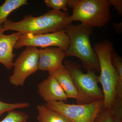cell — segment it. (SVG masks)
Returning <instances> with one entry per match:
<instances>
[{
	"label": "cell",
	"mask_w": 122,
	"mask_h": 122,
	"mask_svg": "<svg viewBox=\"0 0 122 122\" xmlns=\"http://www.w3.org/2000/svg\"><path fill=\"white\" fill-rule=\"evenodd\" d=\"M93 28L82 24H71L65 30L69 40L65 56H74L81 59L86 70L100 71L97 57L92 46L90 37Z\"/></svg>",
	"instance_id": "cell-2"
},
{
	"label": "cell",
	"mask_w": 122,
	"mask_h": 122,
	"mask_svg": "<svg viewBox=\"0 0 122 122\" xmlns=\"http://www.w3.org/2000/svg\"><path fill=\"white\" fill-rule=\"evenodd\" d=\"M39 50L36 47H26L14 62L10 83L14 86H23L26 79L39 70Z\"/></svg>",
	"instance_id": "cell-7"
},
{
	"label": "cell",
	"mask_w": 122,
	"mask_h": 122,
	"mask_svg": "<svg viewBox=\"0 0 122 122\" xmlns=\"http://www.w3.org/2000/svg\"><path fill=\"white\" fill-rule=\"evenodd\" d=\"M36 108L38 122H71L65 116L44 105H37Z\"/></svg>",
	"instance_id": "cell-13"
},
{
	"label": "cell",
	"mask_w": 122,
	"mask_h": 122,
	"mask_svg": "<svg viewBox=\"0 0 122 122\" xmlns=\"http://www.w3.org/2000/svg\"><path fill=\"white\" fill-rule=\"evenodd\" d=\"M39 70L51 72L59 69L65 57V51L57 47L39 50Z\"/></svg>",
	"instance_id": "cell-9"
},
{
	"label": "cell",
	"mask_w": 122,
	"mask_h": 122,
	"mask_svg": "<svg viewBox=\"0 0 122 122\" xmlns=\"http://www.w3.org/2000/svg\"><path fill=\"white\" fill-rule=\"evenodd\" d=\"M73 10L71 22L79 21L89 27L101 28L106 25L111 17L109 0H68Z\"/></svg>",
	"instance_id": "cell-4"
},
{
	"label": "cell",
	"mask_w": 122,
	"mask_h": 122,
	"mask_svg": "<svg viewBox=\"0 0 122 122\" xmlns=\"http://www.w3.org/2000/svg\"><path fill=\"white\" fill-rule=\"evenodd\" d=\"M69 40L65 30L54 32L40 34H21L14 49H19L24 46L45 48L51 46L58 47L66 51Z\"/></svg>",
	"instance_id": "cell-8"
},
{
	"label": "cell",
	"mask_w": 122,
	"mask_h": 122,
	"mask_svg": "<svg viewBox=\"0 0 122 122\" xmlns=\"http://www.w3.org/2000/svg\"><path fill=\"white\" fill-rule=\"evenodd\" d=\"M114 122H122V102H116L112 109Z\"/></svg>",
	"instance_id": "cell-20"
},
{
	"label": "cell",
	"mask_w": 122,
	"mask_h": 122,
	"mask_svg": "<svg viewBox=\"0 0 122 122\" xmlns=\"http://www.w3.org/2000/svg\"><path fill=\"white\" fill-rule=\"evenodd\" d=\"M103 108L96 118L95 122H114L112 109L104 108L103 109Z\"/></svg>",
	"instance_id": "cell-19"
},
{
	"label": "cell",
	"mask_w": 122,
	"mask_h": 122,
	"mask_svg": "<svg viewBox=\"0 0 122 122\" xmlns=\"http://www.w3.org/2000/svg\"><path fill=\"white\" fill-rule=\"evenodd\" d=\"M29 117L25 112L12 110L8 112L7 116L0 122H27Z\"/></svg>",
	"instance_id": "cell-15"
},
{
	"label": "cell",
	"mask_w": 122,
	"mask_h": 122,
	"mask_svg": "<svg viewBox=\"0 0 122 122\" xmlns=\"http://www.w3.org/2000/svg\"><path fill=\"white\" fill-rule=\"evenodd\" d=\"M111 61L112 64L117 72L118 79L117 84H122V57L118 55L114 50H113L111 54Z\"/></svg>",
	"instance_id": "cell-17"
},
{
	"label": "cell",
	"mask_w": 122,
	"mask_h": 122,
	"mask_svg": "<svg viewBox=\"0 0 122 122\" xmlns=\"http://www.w3.org/2000/svg\"><path fill=\"white\" fill-rule=\"evenodd\" d=\"M4 32L2 25L0 26V63L10 70L13 67V50L21 34L17 32L6 35Z\"/></svg>",
	"instance_id": "cell-10"
},
{
	"label": "cell",
	"mask_w": 122,
	"mask_h": 122,
	"mask_svg": "<svg viewBox=\"0 0 122 122\" xmlns=\"http://www.w3.org/2000/svg\"><path fill=\"white\" fill-rule=\"evenodd\" d=\"M68 12L51 10L39 16L25 15L24 19L14 22L8 19L2 25L5 32L14 30L22 34H40L65 29L72 22Z\"/></svg>",
	"instance_id": "cell-1"
},
{
	"label": "cell",
	"mask_w": 122,
	"mask_h": 122,
	"mask_svg": "<svg viewBox=\"0 0 122 122\" xmlns=\"http://www.w3.org/2000/svg\"><path fill=\"white\" fill-rule=\"evenodd\" d=\"M93 49L99 62L100 74L98 76V81L102 86L103 108L111 109L116 99V86L118 77L117 72L111 61L113 45L106 39L96 43Z\"/></svg>",
	"instance_id": "cell-3"
},
{
	"label": "cell",
	"mask_w": 122,
	"mask_h": 122,
	"mask_svg": "<svg viewBox=\"0 0 122 122\" xmlns=\"http://www.w3.org/2000/svg\"><path fill=\"white\" fill-rule=\"evenodd\" d=\"M46 107L61 114L71 122H95L103 108V99L84 104H70L62 101L46 102Z\"/></svg>",
	"instance_id": "cell-6"
},
{
	"label": "cell",
	"mask_w": 122,
	"mask_h": 122,
	"mask_svg": "<svg viewBox=\"0 0 122 122\" xmlns=\"http://www.w3.org/2000/svg\"><path fill=\"white\" fill-rule=\"evenodd\" d=\"M121 24H114V26L116 30H117V31L118 30L119 31V30H121V26H122V25H121Z\"/></svg>",
	"instance_id": "cell-22"
},
{
	"label": "cell",
	"mask_w": 122,
	"mask_h": 122,
	"mask_svg": "<svg viewBox=\"0 0 122 122\" xmlns=\"http://www.w3.org/2000/svg\"><path fill=\"white\" fill-rule=\"evenodd\" d=\"M111 5H113L120 15H122V0H109Z\"/></svg>",
	"instance_id": "cell-21"
},
{
	"label": "cell",
	"mask_w": 122,
	"mask_h": 122,
	"mask_svg": "<svg viewBox=\"0 0 122 122\" xmlns=\"http://www.w3.org/2000/svg\"><path fill=\"white\" fill-rule=\"evenodd\" d=\"M65 67L72 77L79 95L77 104H84L103 99V95L99 86L95 71H87L84 73L77 63L70 61H64Z\"/></svg>",
	"instance_id": "cell-5"
},
{
	"label": "cell",
	"mask_w": 122,
	"mask_h": 122,
	"mask_svg": "<svg viewBox=\"0 0 122 122\" xmlns=\"http://www.w3.org/2000/svg\"><path fill=\"white\" fill-rule=\"evenodd\" d=\"M30 103L28 102H20L9 103L0 100V116L6 112L17 109H25L28 107Z\"/></svg>",
	"instance_id": "cell-16"
},
{
	"label": "cell",
	"mask_w": 122,
	"mask_h": 122,
	"mask_svg": "<svg viewBox=\"0 0 122 122\" xmlns=\"http://www.w3.org/2000/svg\"><path fill=\"white\" fill-rule=\"evenodd\" d=\"M38 92L46 103L66 101L68 97L54 77L49 75L38 86Z\"/></svg>",
	"instance_id": "cell-11"
},
{
	"label": "cell",
	"mask_w": 122,
	"mask_h": 122,
	"mask_svg": "<svg viewBox=\"0 0 122 122\" xmlns=\"http://www.w3.org/2000/svg\"><path fill=\"white\" fill-rule=\"evenodd\" d=\"M49 75L53 76L59 83L68 98L75 99L77 102L79 99V95L70 74L65 66L56 70L49 72Z\"/></svg>",
	"instance_id": "cell-12"
},
{
	"label": "cell",
	"mask_w": 122,
	"mask_h": 122,
	"mask_svg": "<svg viewBox=\"0 0 122 122\" xmlns=\"http://www.w3.org/2000/svg\"><path fill=\"white\" fill-rule=\"evenodd\" d=\"M44 2L49 8H52L53 10L67 12L68 9V0H45Z\"/></svg>",
	"instance_id": "cell-18"
},
{
	"label": "cell",
	"mask_w": 122,
	"mask_h": 122,
	"mask_svg": "<svg viewBox=\"0 0 122 122\" xmlns=\"http://www.w3.org/2000/svg\"><path fill=\"white\" fill-rule=\"evenodd\" d=\"M28 4L26 0H5L0 6V26L5 22L12 12Z\"/></svg>",
	"instance_id": "cell-14"
}]
</instances>
